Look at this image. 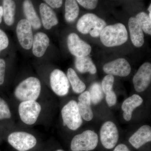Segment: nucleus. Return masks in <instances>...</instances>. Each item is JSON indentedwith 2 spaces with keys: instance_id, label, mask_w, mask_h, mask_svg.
<instances>
[{
  "instance_id": "nucleus-18",
  "label": "nucleus",
  "mask_w": 151,
  "mask_h": 151,
  "mask_svg": "<svg viewBox=\"0 0 151 151\" xmlns=\"http://www.w3.org/2000/svg\"><path fill=\"white\" fill-rule=\"evenodd\" d=\"M129 28L132 43L137 47L142 46L144 43V33L136 18H130L129 21Z\"/></svg>"
},
{
  "instance_id": "nucleus-28",
  "label": "nucleus",
  "mask_w": 151,
  "mask_h": 151,
  "mask_svg": "<svg viewBox=\"0 0 151 151\" xmlns=\"http://www.w3.org/2000/svg\"><path fill=\"white\" fill-rule=\"evenodd\" d=\"M12 117L10 109L6 102L0 97V120L9 119Z\"/></svg>"
},
{
  "instance_id": "nucleus-22",
  "label": "nucleus",
  "mask_w": 151,
  "mask_h": 151,
  "mask_svg": "<svg viewBox=\"0 0 151 151\" xmlns=\"http://www.w3.org/2000/svg\"><path fill=\"white\" fill-rule=\"evenodd\" d=\"M3 15L6 24L11 26L14 22L16 4L12 0H4L3 2Z\"/></svg>"
},
{
  "instance_id": "nucleus-16",
  "label": "nucleus",
  "mask_w": 151,
  "mask_h": 151,
  "mask_svg": "<svg viewBox=\"0 0 151 151\" xmlns=\"http://www.w3.org/2000/svg\"><path fill=\"white\" fill-rule=\"evenodd\" d=\"M143 102L142 97L138 94H133L124 100L122 104V108L123 117L125 121L129 122L132 118V113L136 108L140 106Z\"/></svg>"
},
{
  "instance_id": "nucleus-25",
  "label": "nucleus",
  "mask_w": 151,
  "mask_h": 151,
  "mask_svg": "<svg viewBox=\"0 0 151 151\" xmlns=\"http://www.w3.org/2000/svg\"><path fill=\"white\" fill-rule=\"evenodd\" d=\"M89 92L91 103L94 105L99 104L104 97V92L101 85L97 82L92 84Z\"/></svg>"
},
{
  "instance_id": "nucleus-3",
  "label": "nucleus",
  "mask_w": 151,
  "mask_h": 151,
  "mask_svg": "<svg viewBox=\"0 0 151 151\" xmlns=\"http://www.w3.org/2000/svg\"><path fill=\"white\" fill-rule=\"evenodd\" d=\"M106 26L105 21L91 13L85 14L77 22V29L83 34H90L92 37L100 36L101 32Z\"/></svg>"
},
{
  "instance_id": "nucleus-26",
  "label": "nucleus",
  "mask_w": 151,
  "mask_h": 151,
  "mask_svg": "<svg viewBox=\"0 0 151 151\" xmlns=\"http://www.w3.org/2000/svg\"><path fill=\"white\" fill-rule=\"evenodd\" d=\"M136 19L142 29L147 34L151 35V19L148 15L142 12L137 15Z\"/></svg>"
},
{
  "instance_id": "nucleus-10",
  "label": "nucleus",
  "mask_w": 151,
  "mask_h": 151,
  "mask_svg": "<svg viewBox=\"0 0 151 151\" xmlns=\"http://www.w3.org/2000/svg\"><path fill=\"white\" fill-rule=\"evenodd\" d=\"M67 45L70 53L76 58L87 56L90 54L92 47L82 40L74 33H72L68 36Z\"/></svg>"
},
{
  "instance_id": "nucleus-31",
  "label": "nucleus",
  "mask_w": 151,
  "mask_h": 151,
  "mask_svg": "<svg viewBox=\"0 0 151 151\" xmlns=\"http://www.w3.org/2000/svg\"><path fill=\"white\" fill-rule=\"evenodd\" d=\"M105 99L109 107L114 106L117 102V97L116 93L113 91L109 94H106Z\"/></svg>"
},
{
  "instance_id": "nucleus-19",
  "label": "nucleus",
  "mask_w": 151,
  "mask_h": 151,
  "mask_svg": "<svg viewBox=\"0 0 151 151\" xmlns=\"http://www.w3.org/2000/svg\"><path fill=\"white\" fill-rule=\"evenodd\" d=\"M40 12L44 27L50 29L52 27L58 24V21L56 14L53 10L45 3L40 6Z\"/></svg>"
},
{
  "instance_id": "nucleus-20",
  "label": "nucleus",
  "mask_w": 151,
  "mask_h": 151,
  "mask_svg": "<svg viewBox=\"0 0 151 151\" xmlns=\"http://www.w3.org/2000/svg\"><path fill=\"white\" fill-rule=\"evenodd\" d=\"M24 12L27 20L29 22L32 27L35 29H37L41 27V24L39 18L37 14L32 2L30 1H24Z\"/></svg>"
},
{
  "instance_id": "nucleus-8",
  "label": "nucleus",
  "mask_w": 151,
  "mask_h": 151,
  "mask_svg": "<svg viewBox=\"0 0 151 151\" xmlns=\"http://www.w3.org/2000/svg\"><path fill=\"white\" fill-rule=\"evenodd\" d=\"M100 140L103 147L107 149L113 148L119 141V135L117 126L111 121L105 122L100 130Z\"/></svg>"
},
{
  "instance_id": "nucleus-13",
  "label": "nucleus",
  "mask_w": 151,
  "mask_h": 151,
  "mask_svg": "<svg viewBox=\"0 0 151 151\" xmlns=\"http://www.w3.org/2000/svg\"><path fill=\"white\" fill-rule=\"evenodd\" d=\"M103 69L109 75L125 77L130 74L131 67L126 59L119 58L105 64Z\"/></svg>"
},
{
  "instance_id": "nucleus-17",
  "label": "nucleus",
  "mask_w": 151,
  "mask_h": 151,
  "mask_svg": "<svg viewBox=\"0 0 151 151\" xmlns=\"http://www.w3.org/2000/svg\"><path fill=\"white\" fill-rule=\"evenodd\" d=\"M49 44V38L46 34L42 32L37 33L33 40V53L37 57L43 56Z\"/></svg>"
},
{
  "instance_id": "nucleus-35",
  "label": "nucleus",
  "mask_w": 151,
  "mask_h": 151,
  "mask_svg": "<svg viewBox=\"0 0 151 151\" xmlns=\"http://www.w3.org/2000/svg\"><path fill=\"white\" fill-rule=\"evenodd\" d=\"M3 15V9L2 6H0V23L2 22V18Z\"/></svg>"
},
{
  "instance_id": "nucleus-1",
  "label": "nucleus",
  "mask_w": 151,
  "mask_h": 151,
  "mask_svg": "<svg viewBox=\"0 0 151 151\" xmlns=\"http://www.w3.org/2000/svg\"><path fill=\"white\" fill-rule=\"evenodd\" d=\"M102 43L108 47L119 46L125 43L128 38V32L122 23L106 26L100 35Z\"/></svg>"
},
{
  "instance_id": "nucleus-27",
  "label": "nucleus",
  "mask_w": 151,
  "mask_h": 151,
  "mask_svg": "<svg viewBox=\"0 0 151 151\" xmlns=\"http://www.w3.org/2000/svg\"><path fill=\"white\" fill-rule=\"evenodd\" d=\"M114 81V78L113 75L108 74L103 78L101 87L103 92L106 95L113 91V88Z\"/></svg>"
},
{
  "instance_id": "nucleus-7",
  "label": "nucleus",
  "mask_w": 151,
  "mask_h": 151,
  "mask_svg": "<svg viewBox=\"0 0 151 151\" xmlns=\"http://www.w3.org/2000/svg\"><path fill=\"white\" fill-rule=\"evenodd\" d=\"M41 110V106L36 101H23L19 105V116L24 124L32 125L37 121Z\"/></svg>"
},
{
  "instance_id": "nucleus-36",
  "label": "nucleus",
  "mask_w": 151,
  "mask_h": 151,
  "mask_svg": "<svg viewBox=\"0 0 151 151\" xmlns=\"http://www.w3.org/2000/svg\"><path fill=\"white\" fill-rule=\"evenodd\" d=\"M148 11L149 12V13H151V5H150V6L149 7Z\"/></svg>"
},
{
  "instance_id": "nucleus-9",
  "label": "nucleus",
  "mask_w": 151,
  "mask_h": 151,
  "mask_svg": "<svg viewBox=\"0 0 151 151\" xmlns=\"http://www.w3.org/2000/svg\"><path fill=\"white\" fill-rule=\"evenodd\" d=\"M50 81L51 89L58 96H65L69 92L70 84L67 76L62 70L55 69L50 73Z\"/></svg>"
},
{
  "instance_id": "nucleus-29",
  "label": "nucleus",
  "mask_w": 151,
  "mask_h": 151,
  "mask_svg": "<svg viewBox=\"0 0 151 151\" xmlns=\"http://www.w3.org/2000/svg\"><path fill=\"white\" fill-rule=\"evenodd\" d=\"M81 6L84 8L88 9H93L97 6L98 1H93V0H78L76 1Z\"/></svg>"
},
{
  "instance_id": "nucleus-6",
  "label": "nucleus",
  "mask_w": 151,
  "mask_h": 151,
  "mask_svg": "<svg viewBox=\"0 0 151 151\" xmlns=\"http://www.w3.org/2000/svg\"><path fill=\"white\" fill-rule=\"evenodd\" d=\"M8 141L18 151H27L34 147L37 140L34 136L24 132H16L9 135Z\"/></svg>"
},
{
  "instance_id": "nucleus-23",
  "label": "nucleus",
  "mask_w": 151,
  "mask_h": 151,
  "mask_svg": "<svg viewBox=\"0 0 151 151\" xmlns=\"http://www.w3.org/2000/svg\"><path fill=\"white\" fill-rule=\"evenodd\" d=\"M67 76L73 92L77 94H80L84 92L86 89V85L78 77L75 70L71 68H68Z\"/></svg>"
},
{
  "instance_id": "nucleus-5",
  "label": "nucleus",
  "mask_w": 151,
  "mask_h": 151,
  "mask_svg": "<svg viewBox=\"0 0 151 151\" xmlns=\"http://www.w3.org/2000/svg\"><path fill=\"white\" fill-rule=\"evenodd\" d=\"M63 124L69 129L76 131L80 128L83 120L78 110L77 102L72 100L65 104L61 111Z\"/></svg>"
},
{
  "instance_id": "nucleus-33",
  "label": "nucleus",
  "mask_w": 151,
  "mask_h": 151,
  "mask_svg": "<svg viewBox=\"0 0 151 151\" xmlns=\"http://www.w3.org/2000/svg\"><path fill=\"white\" fill-rule=\"evenodd\" d=\"M45 1L52 8L54 9L60 7L63 4V1L61 0H45Z\"/></svg>"
},
{
  "instance_id": "nucleus-12",
  "label": "nucleus",
  "mask_w": 151,
  "mask_h": 151,
  "mask_svg": "<svg viewBox=\"0 0 151 151\" xmlns=\"http://www.w3.org/2000/svg\"><path fill=\"white\" fill-rule=\"evenodd\" d=\"M17 37L20 44L23 48L29 50L32 45L33 36L32 26L26 19L19 21L17 25Z\"/></svg>"
},
{
  "instance_id": "nucleus-2",
  "label": "nucleus",
  "mask_w": 151,
  "mask_h": 151,
  "mask_svg": "<svg viewBox=\"0 0 151 151\" xmlns=\"http://www.w3.org/2000/svg\"><path fill=\"white\" fill-rule=\"evenodd\" d=\"M41 85L39 79L29 77L22 81L15 89V96L18 100L23 102L36 101L40 95Z\"/></svg>"
},
{
  "instance_id": "nucleus-37",
  "label": "nucleus",
  "mask_w": 151,
  "mask_h": 151,
  "mask_svg": "<svg viewBox=\"0 0 151 151\" xmlns=\"http://www.w3.org/2000/svg\"><path fill=\"white\" fill-rule=\"evenodd\" d=\"M56 151H63V150H56Z\"/></svg>"
},
{
  "instance_id": "nucleus-30",
  "label": "nucleus",
  "mask_w": 151,
  "mask_h": 151,
  "mask_svg": "<svg viewBox=\"0 0 151 151\" xmlns=\"http://www.w3.org/2000/svg\"><path fill=\"white\" fill-rule=\"evenodd\" d=\"M8 37L4 32L0 29V52L3 50L5 49L8 46Z\"/></svg>"
},
{
  "instance_id": "nucleus-14",
  "label": "nucleus",
  "mask_w": 151,
  "mask_h": 151,
  "mask_svg": "<svg viewBox=\"0 0 151 151\" xmlns=\"http://www.w3.org/2000/svg\"><path fill=\"white\" fill-rule=\"evenodd\" d=\"M129 142L135 148L138 149L151 141V127L144 125L133 134L129 139Z\"/></svg>"
},
{
  "instance_id": "nucleus-34",
  "label": "nucleus",
  "mask_w": 151,
  "mask_h": 151,
  "mask_svg": "<svg viewBox=\"0 0 151 151\" xmlns=\"http://www.w3.org/2000/svg\"><path fill=\"white\" fill-rule=\"evenodd\" d=\"M113 151H131L124 144H120L116 146Z\"/></svg>"
},
{
  "instance_id": "nucleus-11",
  "label": "nucleus",
  "mask_w": 151,
  "mask_h": 151,
  "mask_svg": "<svg viewBox=\"0 0 151 151\" xmlns=\"http://www.w3.org/2000/svg\"><path fill=\"white\" fill-rule=\"evenodd\" d=\"M151 81V64L146 62L139 68L133 79L136 91L141 92L147 89Z\"/></svg>"
},
{
  "instance_id": "nucleus-32",
  "label": "nucleus",
  "mask_w": 151,
  "mask_h": 151,
  "mask_svg": "<svg viewBox=\"0 0 151 151\" xmlns=\"http://www.w3.org/2000/svg\"><path fill=\"white\" fill-rule=\"evenodd\" d=\"M5 69V62L4 60L0 59V85H2L4 81Z\"/></svg>"
},
{
  "instance_id": "nucleus-24",
  "label": "nucleus",
  "mask_w": 151,
  "mask_h": 151,
  "mask_svg": "<svg viewBox=\"0 0 151 151\" xmlns=\"http://www.w3.org/2000/svg\"><path fill=\"white\" fill-rule=\"evenodd\" d=\"M65 17L66 21L72 22L77 18L79 14V7L76 1L67 0L65 1Z\"/></svg>"
},
{
  "instance_id": "nucleus-15",
  "label": "nucleus",
  "mask_w": 151,
  "mask_h": 151,
  "mask_svg": "<svg viewBox=\"0 0 151 151\" xmlns=\"http://www.w3.org/2000/svg\"><path fill=\"white\" fill-rule=\"evenodd\" d=\"M91 104L89 91L82 92L78 97L77 105L81 118L87 122L91 121L94 116Z\"/></svg>"
},
{
  "instance_id": "nucleus-4",
  "label": "nucleus",
  "mask_w": 151,
  "mask_h": 151,
  "mask_svg": "<svg viewBox=\"0 0 151 151\" xmlns=\"http://www.w3.org/2000/svg\"><path fill=\"white\" fill-rule=\"evenodd\" d=\"M98 143L97 133L87 130L73 137L70 143L72 151H89L96 148Z\"/></svg>"
},
{
  "instance_id": "nucleus-21",
  "label": "nucleus",
  "mask_w": 151,
  "mask_h": 151,
  "mask_svg": "<svg viewBox=\"0 0 151 151\" xmlns=\"http://www.w3.org/2000/svg\"><path fill=\"white\" fill-rule=\"evenodd\" d=\"M75 64L76 68L80 73L89 72L94 74L97 72L96 66L89 56L76 58Z\"/></svg>"
}]
</instances>
